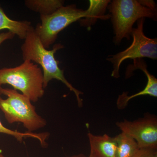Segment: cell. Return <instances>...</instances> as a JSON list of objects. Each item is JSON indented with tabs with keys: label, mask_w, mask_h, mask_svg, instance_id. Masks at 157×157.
Masks as SVG:
<instances>
[{
	"label": "cell",
	"mask_w": 157,
	"mask_h": 157,
	"mask_svg": "<svg viewBox=\"0 0 157 157\" xmlns=\"http://www.w3.org/2000/svg\"><path fill=\"white\" fill-rule=\"evenodd\" d=\"M6 84L20 91L32 102H37L45 93L42 69L27 60L15 67L0 69V86Z\"/></svg>",
	"instance_id": "obj_3"
},
{
	"label": "cell",
	"mask_w": 157,
	"mask_h": 157,
	"mask_svg": "<svg viewBox=\"0 0 157 157\" xmlns=\"http://www.w3.org/2000/svg\"><path fill=\"white\" fill-rule=\"evenodd\" d=\"M62 0H26L25 4L30 10L39 13L40 16L50 15L64 6Z\"/></svg>",
	"instance_id": "obj_12"
},
{
	"label": "cell",
	"mask_w": 157,
	"mask_h": 157,
	"mask_svg": "<svg viewBox=\"0 0 157 157\" xmlns=\"http://www.w3.org/2000/svg\"><path fill=\"white\" fill-rule=\"evenodd\" d=\"M87 10L78 9L75 5L63 6L50 15L40 16L41 23L35 32L46 49L55 43L60 32L73 22L86 17Z\"/></svg>",
	"instance_id": "obj_5"
},
{
	"label": "cell",
	"mask_w": 157,
	"mask_h": 157,
	"mask_svg": "<svg viewBox=\"0 0 157 157\" xmlns=\"http://www.w3.org/2000/svg\"><path fill=\"white\" fill-rule=\"evenodd\" d=\"M31 26L30 21H18L9 18L0 6V31L8 30L20 39H25Z\"/></svg>",
	"instance_id": "obj_11"
},
{
	"label": "cell",
	"mask_w": 157,
	"mask_h": 157,
	"mask_svg": "<svg viewBox=\"0 0 157 157\" xmlns=\"http://www.w3.org/2000/svg\"><path fill=\"white\" fill-rule=\"evenodd\" d=\"M116 125L122 132L127 134L136 141L139 148H157V118L147 113L134 121L124 120L117 122Z\"/></svg>",
	"instance_id": "obj_7"
},
{
	"label": "cell",
	"mask_w": 157,
	"mask_h": 157,
	"mask_svg": "<svg viewBox=\"0 0 157 157\" xmlns=\"http://www.w3.org/2000/svg\"><path fill=\"white\" fill-rule=\"evenodd\" d=\"M156 152L157 149L140 148L133 157H153Z\"/></svg>",
	"instance_id": "obj_15"
},
{
	"label": "cell",
	"mask_w": 157,
	"mask_h": 157,
	"mask_svg": "<svg viewBox=\"0 0 157 157\" xmlns=\"http://www.w3.org/2000/svg\"><path fill=\"white\" fill-rule=\"evenodd\" d=\"M107 9L110 13L116 45L122 40L131 39L133 25L142 18L157 19V11L144 6L137 0H113L110 1Z\"/></svg>",
	"instance_id": "obj_2"
},
{
	"label": "cell",
	"mask_w": 157,
	"mask_h": 157,
	"mask_svg": "<svg viewBox=\"0 0 157 157\" xmlns=\"http://www.w3.org/2000/svg\"><path fill=\"white\" fill-rule=\"evenodd\" d=\"M14 36H15L14 34L9 31L5 33L4 32V33H0V45L6 40L13 39Z\"/></svg>",
	"instance_id": "obj_16"
},
{
	"label": "cell",
	"mask_w": 157,
	"mask_h": 157,
	"mask_svg": "<svg viewBox=\"0 0 157 157\" xmlns=\"http://www.w3.org/2000/svg\"><path fill=\"white\" fill-rule=\"evenodd\" d=\"M67 157H90L89 156L88 157L86 156L85 155H84L82 154H80L79 155H75Z\"/></svg>",
	"instance_id": "obj_18"
},
{
	"label": "cell",
	"mask_w": 157,
	"mask_h": 157,
	"mask_svg": "<svg viewBox=\"0 0 157 157\" xmlns=\"http://www.w3.org/2000/svg\"><path fill=\"white\" fill-rule=\"evenodd\" d=\"M140 2L142 5L145 7H147L149 9L157 11L156 6L155 3L153 1H149V0H141Z\"/></svg>",
	"instance_id": "obj_17"
},
{
	"label": "cell",
	"mask_w": 157,
	"mask_h": 157,
	"mask_svg": "<svg viewBox=\"0 0 157 157\" xmlns=\"http://www.w3.org/2000/svg\"><path fill=\"white\" fill-rule=\"evenodd\" d=\"M133 64L129 65L126 72V78H128L132 76V73L136 70L143 71L147 78V83L142 90L131 96H128V93L124 92L119 96L117 102L118 108L123 109L128 105L129 101L138 96L149 95L154 98L157 97V79L148 72L147 66L142 59L133 60Z\"/></svg>",
	"instance_id": "obj_8"
},
{
	"label": "cell",
	"mask_w": 157,
	"mask_h": 157,
	"mask_svg": "<svg viewBox=\"0 0 157 157\" xmlns=\"http://www.w3.org/2000/svg\"><path fill=\"white\" fill-rule=\"evenodd\" d=\"M0 133L13 136L20 142H22L24 138L33 137L39 140L40 144L42 147H46L48 146V144L46 141V140L48 139L49 136V133L48 132L35 133L28 131V132L22 133L17 131H13L4 126L1 122V121H0Z\"/></svg>",
	"instance_id": "obj_14"
},
{
	"label": "cell",
	"mask_w": 157,
	"mask_h": 157,
	"mask_svg": "<svg viewBox=\"0 0 157 157\" xmlns=\"http://www.w3.org/2000/svg\"><path fill=\"white\" fill-rule=\"evenodd\" d=\"M153 157H157V152L154 155Z\"/></svg>",
	"instance_id": "obj_19"
},
{
	"label": "cell",
	"mask_w": 157,
	"mask_h": 157,
	"mask_svg": "<svg viewBox=\"0 0 157 157\" xmlns=\"http://www.w3.org/2000/svg\"><path fill=\"white\" fill-rule=\"evenodd\" d=\"M144 21V18L138 20L137 27L133 28L131 36L133 38L132 45L125 50L107 58V60L113 65L111 76L113 78H119L121 64L127 59L135 60L147 58L157 59V38L151 39L145 36L143 30Z\"/></svg>",
	"instance_id": "obj_6"
},
{
	"label": "cell",
	"mask_w": 157,
	"mask_h": 157,
	"mask_svg": "<svg viewBox=\"0 0 157 157\" xmlns=\"http://www.w3.org/2000/svg\"><path fill=\"white\" fill-rule=\"evenodd\" d=\"M0 157H5L2 153H0Z\"/></svg>",
	"instance_id": "obj_20"
},
{
	"label": "cell",
	"mask_w": 157,
	"mask_h": 157,
	"mask_svg": "<svg viewBox=\"0 0 157 157\" xmlns=\"http://www.w3.org/2000/svg\"><path fill=\"white\" fill-rule=\"evenodd\" d=\"M115 138L117 143L116 157H133L140 149L136 141L123 132Z\"/></svg>",
	"instance_id": "obj_13"
},
{
	"label": "cell",
	"mask_w": 157,
	"mask_h": 157,
	"mask_svg": "<svg viewBox=\"0 0 157 157\" xmlns=\"http://www.w3.org/2000/svg\"><path fill=\"white\" fill-rule=\"evenodd\" d=\"M90 148V157H116L117 143L115 137L87 134Z\"/></svg>",
	"instance_id": "obj_9"
},
{
	"label": "cell",
	"mask_w": 157,
	"mask_h": 157,
	"mask_svg": "<svg viewBox=\"0 0 157 157\" xmlns=\"http://www.w3.org/2000/svg\"><path fill=\"white\" fill-rule=\"evenodd\" d=\"M110 2L109 0H90L87 16L79 20L80 25L90 30L98 19H109L110 14H106L105 12Z\"/></svg>",
	"instance_id": "obj_10"
},
{
	"label": "cell",
	"mask_w": 157,
	"mask_h": 157,
	"mask_svg": "<svg viewBox=\"0 0 157 157\" xmlns=\"http://www.w3.org/2000/svg\"><path fill=\"white\" fill-rule=\"evenodd\" d=\"M23 44L21 47L23 60L35 62L42 68L43 74V87L45 89L51 80L57 79L73 91L76 96L78 107L82 106V100L80 95L83 93L73 87L65 78L64 71L59 67V62L55 58V54L57 51L64 48L60 43L54 45L51 50H47L42 45L40 39L35 32V29L31 26L28 32Z\"/></svg>",
	"instance_id": "obj_1"
},
{
	"label": "cell",
	"mask_w": 157,
	"mask_h": 157,
	"mask_svg": "<svg viewBox=\"0 0 157 157\" xmlns=\"http://www.w3.org/2000/svg\"><path fill=\"white\" fill-rule=\"evenodd\" d=\"M0 95L7 97L6 99L0 97V109L9 123H21L30 132L47 125L46 121L37 113L36 107L26 96L16 90L4 88L2 86H0Z\"/></svg>",
	"instance_id": "obj_4"
}]
</instances>
